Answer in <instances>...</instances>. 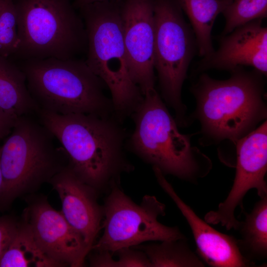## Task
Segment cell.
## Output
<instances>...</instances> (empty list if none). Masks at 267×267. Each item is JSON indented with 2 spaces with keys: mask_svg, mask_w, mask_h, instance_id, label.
Segmentation results:
<instances>
[{
  "mask_svg": "<svg viewBox=\"0 0 267 267\" xmlns=\"http://www.w3.org/2000/svg\"><path fill=\"white\" fill-rule=\"evenodd\" d=\"M111 0H75L73 2V5L75 8H80L84 5L90 3L108 1Z\"/></svg>",
  "mask_w": 267,
  "mask_h": 267,
  "instance_id": "obj_27",
  "label": "cell"
},
{
  "mask_svg": "<svg viewBox=\"0 0 267 267\" xmlns=\"http://www.w3.org/2000/svg\"><path fill=\"white\" fill-rule=\"evenodd\" d=\"M235 144L236 170L232 187L217 210L209 211L204 216L208 223L220 224L227 230H237L240 221L236 218L235 211L239 206L243 208V199L250 190L256 189L260 198L267 196V121L238 139Z\"/></svg>",
  "mask_w": 267,
  "mask_h": 267,
  "instance_id": "obj_10",
  "label": "cell"
},
{
  "mask_svg": "<svg viewBox=\"0 0 267 267\" xmlns=\"http://www.w3.org/2000/svg\"><path fill=\"white\" fill-rule=\"evenodd\" d=\"M89 258V265L93 267H117L116 260L112 252L106 251H95Z\"/></svg>",
  "mask_w": 267,
  "mask_h": 267,
  "instance_id": "obj_25",
  "label": "cell"
},
{
  "mask_svg": "<svg viewBox=\"0 0 267 267\" xmlns=\"http://www.w3.org/2000/svg\"><path fill=\"white\" fill-rule=\"evenodd\" d=\"M134 129L128 140L130 149L152 167L194 183L212 168L210 159L192 146L188 135L180 133L159 94L147 91L132 115Z\"/></svg>",
  "mask_w": 267,
  "mask_h": 267,
  "instance_id": "obj_3",
  "label": "cell"
},
{
  "mask_svg": "<svg viewBox=\"0 0 267 267\" xmlns=\"http://www.w3.org/2000/svg\"><path fill=\"white\" fill-rule=\"evenodd\" d=\"M120 5L129 72L144 95L155 89L154 0H124Z\"/></svg>",
  "mask_w": 267,
  "mask_h": 267,
  "instance_id": "obj_11",
  "label": "cell"
},
{
  "mask_svg": "<svg viewBox=\"0 0 267 267\" xmlns=\"http://www.w3.org/2000/svg\"><path fill=\"white\" fill-rule=\"evenodd\" d=\"M60 267L40 248L28 225L19 224L16 234L0 260V267Z\"/></svg>",
  "mask_w": 267,
  "mask_h": 267,
  "instance_id": "obj_19",
  "label": "cell"
},
{
  "mask_svg": "<svg viewBox=\"0 0 267 267\" xmlns=\"http://www.w3.org/2000/svg\"><path fill=\"white\" fill-rule=\"evenodd\" d=\"M19 43L14 54L19 60L68 59L85 47L82 18L71 0H13Z\"/></svg>",
  "mask_w": 267,
  "mask_h": 267,
  "instance_id": "obj_6",
  "label": "cell"
},
{
  "mask_svg": "<svg viewBox=\"0 0 267 267\" xmlns=\"http://www.w3.org/2000/svg\"><path fill=\"white\" fill-rule=\"evenodd\" d=\"M49 182L61 200L62 215L90 251L104 215L103 206L97 202V190L80 179L68 165Z\"/></svg>",
  "mask_w": 267,
  "mask_h": 267,
  "instance_id": "obj_14",
  "label": "cell"
},
{
  "mask_svg": "<svg viewBox=\"0 0 267 267\" xmlns=\"http://www.w3.org/2000/svg\"><path fill=\"white\" fill-rule=\"evenodd\" d=\"M24 222L40 248L60 267L83 266L90 251L83 237L61 212L53 209L45 199L37 200L28 206Z\"/></svg>",
  "mask_w": 267,
  "mask_h": 267,
  "instance_id": "obj_12",
  "label": "cell"
},
{
  "mask_svg": "<svg viewBox=\"0 0 267 267\" xmlns=\"http://www.w3.org/2000/svg\"><path fill=\"white\" fill-rule=\"evenodd\" d=\"M225 20L222 35L252 21L267 17V0H232L222 12Z\"/></svg>",
  "mask_w": 267,
  "mask_h": 267,
  "instance_id": "obj_21",
  "label": "cell"
},
{
  "mask_svg": "<svg viewBox=\"0 0 267 267\" xmlns=\"http://www.w3.org/2000/svg\"><path fill=\"white\" fill-rule=\"evenodd\" d=\"M16 119L0 108V140L10 133Z\"/></svg>",
  "mask_w": 267,
  "mask_h": 267,
  "instance_id": "obj_26",
  "label": "cell"
},
{
  "mask_svg": "<svg viewBox=\"0 0 267 267\" xmlns=\"http://www.w3.org/2000/svg\"><path fill=\"white\" fill-rule=\"evenodd\" d=\"M223 36L218 49L200 61L199 70L231 71L248 66L267 75V28L262 19L250 22Z\"/></svg>",
  "mask_w": 267,
  "mask_h": 267,
  "instance_id": "obj_15",
  "label": "cell"
},
{
  "mask_svg": "<svg viewBox=\"0 0 267 267\" xmlns=\"http://www.w3.org/2000/svg\"><path fill=\"white\" fill-rule=\"evenodd\" d=\"M1 146H0V155ZM2 185V176L1 171L0 164V190Z\"/></svg>",
  "mask_w": 267,
  "mask_h": 267,
  "instance_id": "obj_28",
  "label": "cell"
},
{
  "mask_svg": "<svg viewBox=\"0 0 267 267\" xmlns=\"http://www.w3.org/2000/svg\"><path fill=\"white\" fill-rule=\"evenodd\" d=\"M154 67L162 95L173 108L176 122L184 123L182 85L197 47L194 34L176 0H154Z\"/></svg>",
  "mask_w": 267,
  "mask_h": 267,
  "instance_id": "obj_8",
  "label": "cell"
},
{
  "mask_svg": "<svg viewBox=\"0 0 267 267\" xmlns=\"http://www.w3.org/2000/svg\"><path fill=\"white\" fill-rule=\"evenodd\" d=\"M19 43L16 12L13 0H4L0 8V56L14 55Z\"/></svg>",
  "mask_w": 267,
  "mask_h": 267,
  "instance_id": "obj_22",
  "label": "cell"
},
{
  "mask_svg": "<svg viewBox=\"0 0 267 267\" xmlns=\"http://www.w3.org/2000/svg\"><path fill=\"white\" fill-rule=\"evenodd\" d=\"M30 115L17 118L10 135L1 146L2 185L0 203L15 198L50 179L68 164L66 153L55 145L54 137Z\"/></svg>",
  "mask_w": 267,
  "mask_h": 267,
  "instance_id": "obj_7",
  "label": "cell"
},
{
  "mask_svg": "<svg viewBox=\"0 0 267 267\" xmlns=\"http://www.w3.org/2000/svg\"><path fill=\"white\" fill-rule=\"evenodd\" d=\"M36 114L62 145L74 174L96 190L132 170L125 153L126 132L114 115Z\"/></svg>",
  "mask_w": 267,
  "mask_h": 267,
  "instance_id": "obj_1",
  "label": "cell"
},
{
  "mask_svg": "<svg viewBox=\"0 0 267 267\" xmlns=\"http://www.w3.org/2000/svg\"><path fill=\"white\" fill-rule=\"evenodd\" d=\"M176 0L190 20L199 55L203 58L210 56L215 51L211 32L215 19L232 0Z\"/></svg>",
  "mask_w": 267,
  "mask_h": 267,
  "instance_id": "obj_17",
  "label": "cell"
},
{
  "mask_svg": "<svg viewBox=\"0 0 267 267\" xmlns=\"http://www.w3.org/2000/svg\"><path fill=\"white\" fill-rule=\"evenodd\" d=\"M19 226L13 219L0 217V260L15 237Z\"/></svg>",
  "mask_w": 267,
  "mask_h": 267,
  "instance_id": "obj_24",
  "label": "cell"
},
{
  "mask_svg": "<svg viewBox=\"0 0 267 267\" xmlns=\"http://www.w3.org/2000/svg\"><path fill=\"white\" fill-rule=\"evenodd\" d=\"M133 248L144 252L151 267H204L205 264L194 253L186 238L138 245Z\"/></svg>",
  "mask_w": 267,
  "mask_h": 267,
  "instance_id": "obj_20",
  "label": "cell"
},
{
  "mask_svg": "<svg viewBox=\"0 0 267 267\" xmlns=\"http://www.w3.org/2000/svg\"><path fill=\"white\" fill-rule=\"evenodd\" d=\"M4 0H0V8L2 5V4H3V2H4Z\"/></svg>",
  "mask_w": 267,
  "mask_h": 267,
  "instance_id": "obj_29",
  "label": "cell"
},
{
  "mask_svg": "<svg viewBox=\"0 0 267 267\" xmlns=\"http://www.w3.org/2000/svg\"><path fill=\"white\" fill-rule=\"evenodd\" d=\"M103 208V234L91 250L114 253L146 241L186 238L177 226L159 222L158 218L165 215L166 207L154 196L145 195L136 204L113 184Z\"/></svg>",
  "mask_w": 267,
  "mask_h": 267,
  "instance_id": "obj_9",
  "label": "cell"
},
{
  "mask_svg": "<svg viewBox=\"0 0 267 267\" xmlns=\"http://www.w3.org/2000/svg\"><path fill=\"white\" fill-rule=\"evenodd\" d=\"M120 4L111 0L79 8L87 37L85 62L109 89L114 115L122 122L133 114L143 95L129 72Z\"/></svg>",
  "mask_w": 267,
  "mask_h": 267,
  "instance_id": "obj_5",
  "label": "cell"
},
{
  "mask_svg": "<svg viewBox=\"0 0 267 267\" xmlns=\"http://www.w3.org/2000/svg\"><path fill=\"white\" fill-rule=\"evenodd\" d=\"M117 253V267H151L150 262L142 251L133 247L120 249Z\"/></svg>",
  "mask_w": 267,
  "mask_h": 267,
  "instance_id": "obj_23",
  "label": "cell"
},
{
  "mask_svg": "<svg viewBox=\"0 0 267 267\" xmlns=\"http://www.w3.org/2000/svg\"><path fill=\"white\" fill-rule=\"evenodd\" d=\"M0 108L17 118L36 113L38 108L28 90L24 73L18 64L0 56Z\"/></svg>",
  "mask_w": 267,
  "mask_h": 267,
  "instance_id": "obj_16",
  "label": "cell"
},
{
  "mask_svg": "<svg viewBox=\"0 0 267 267\" xmlns=\"http://www.w3.org/2000/svg\"><path fill=\"white\" fill-rule=\"evenodd\" d=\"M19 61L38 110L61 115L114 114L112 99L103 91L105 84L85 61L76 58Z\"/></svg>",
  "mask_w": 267,
  "mask_h": 267,
  "instance_id": "obj_4",
  "label": "cell"
},
{
  "mask_svg": "<svg viewBox=\"0 0 267 267\" xmlns=\"http://www.w3.org/2000/svg\"><path fill=\"white\" fill-rule=\"evenodd\" d=\"M245 214L237 229L240 235L237 239L239 250L251 262L264 260L267 257V196L261 198L250 213Z\"/></svg>",
  "mask_w": 267,
  "mask_h": 267,
  "instance_id": "obj_18",
  "label": "cell"
},
{
  "mask_svg": "<svg viewBox=\"0 0 267 267\" xmlns=\"http://www.w3.org/2000/svg\"><path fill=\"white\" fill-rule=\"evenodd\" d=\"M229 78L218 80L201 74L191 89L195 115L205 136L216 141H236L267 118L263 74L238 67Z\"/></svg>",
  "mask_w": 267,
  "mask_h": 267,
  "instance_id": "obj_2",
  "label": "cell"
},
{
  "mask_svg": "<svg viewBox=\"0 0 267 267\" xmlns=\"http://www.w3.org/2000/svg\"><path fill=\"white\" fill-rule=\"evenodd\" d=\"M152 168L158 184L186 220L196 243L197 254L204 263L213 267H246L255 265L242 255L236 239L218 231L201 219L179 196L165 175L158 168Z\"/></svg>",
  "mask_w": 267,
  "mask_h": 267,
  "instance_id": "obj_13",
  "label": "cell"
}]
</instances>
